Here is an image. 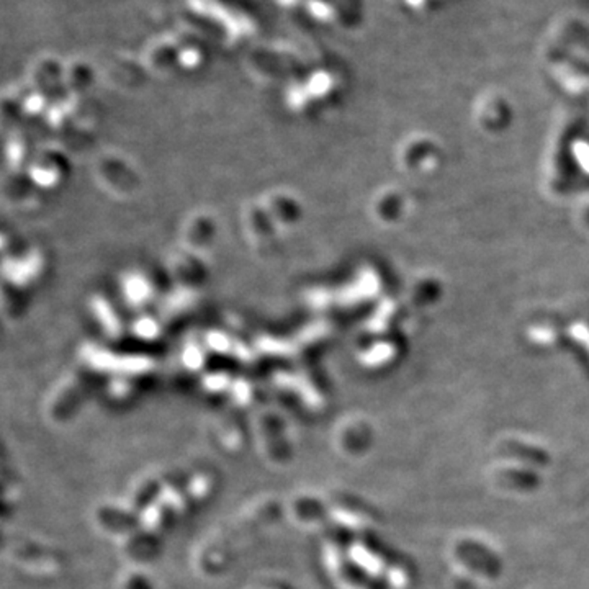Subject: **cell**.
<instances>
[{
  "mask_svg": "<svg viewBox=\"0 0 589 589\" xmlns=\"http://www.w3.org/2000/svg\"><path fill=\"white\" fill-rule=\"evenodd\" d=\"M388 581L395 589H405L407 586V575L401 568H391L388 571Z\"/></svg>",
  "mask_w": 589,
  "mask_h": 589,
  "instance_id": "obj_2",
  "label": "cell"
},
{
  "mask_svg": "<svg viewBox=\"0 0 589 589\" xmlns=\"http://www.w3.org/2000/svg\"><path fill=\"white\" fill-rule=\"evenodd\" d=\"M349 557L353 558V562L359 565V567L365 570L368 575L372 577H378L384 570H385V565L380 558L374 555L372 552H368L365 546H355L349 548Z\"/></svg>",
  "mask_w": 589,
  "mask_h": 589,
  "instance_id": "obj_1",
  "label": "cell"
},
{
  "mask_svg": "<svg viewBox=\"0 0 589 589\" xmlns=\"http://www.w3.org/2000/svg\"><path fill=\"white\" fill-rule=\"evenodd\" d=\"M258 589H282V588H279V586H275V585H268V586H264V588L260 586V588Z\"/></svg>",
  "mask_w": 589,
  "mask_h": 589,
  "instance_id": "obj_3",
  "label": "cell"
}]
</instances>
